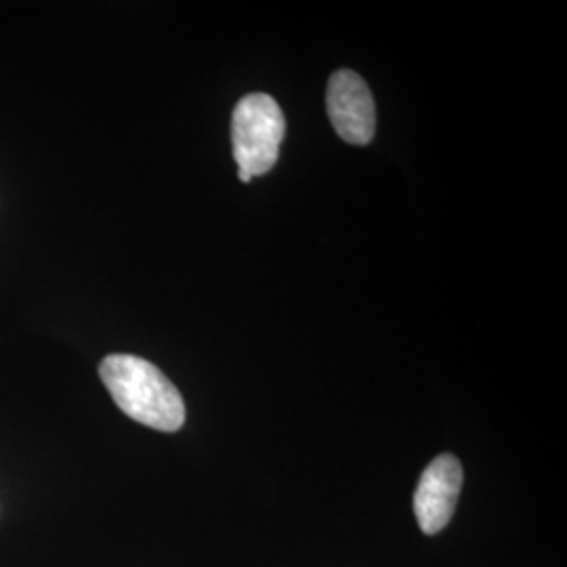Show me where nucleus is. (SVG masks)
<instances>
[{"label": "nucleus", "mask_w": 567, "mask_h": 567, "mask_svg": "<svg viewBox=\"0 0 567 567\" xmlns=\"http://www.w3.org/2000/svg\"><path fill=\"white\" fill-rule=\"evenodd\" d=\"M286 122L278 102L265 93L246 95L234 110L231 143L240 182L265 175L278 163Z\"/></svg>", "instance_id": "obj_2"}, {"label": "nucleus", "mask_w": 567, "mask_h": 567, "mask_svg": "<svg viewBox=\"0 0 567 567\" xmlns=\"http://www.w3.org/2000/svg\"><path fill=\"white\" fill-rule=\"evenodd\" d=\"M463 489V465L456 456L442 454L421 475L414 492V515L426 536L440 534L450 524Z\"/></svg>", "instance_id": "obj_4"}, {"label": "nucleus", "mask_w": 567, "mask_h": 567, "mask_svg": "<svg viewBox=\"0 0 567 567\" xmlns=\"http://www.w3.org/2000/svg\"><path fill=\"white\" fill-rule=\"evenodd\" d=\"M328 116L337 135L351 145L372 142L377 131V107L364 79L351 70L334 72L328 82Z\"/></svg>", "instance_id": "obj_3"}, {"label": "nucleus", "mask_w": 567, "mask_h": 567, "mask_svg": "<svg viewBox=\"0 0 567 567\" xmlns=\"http://www.w3.org/2000/svg\"><path fill=\"white\" fill-rule=\"evenodd\" d=\"M100 377L128 419L164 433H175L185 423L179 389L152 362L124 353L107 355L100 365Z\"/></svg>", "instance_id": "obj_1"}]
</instances>
